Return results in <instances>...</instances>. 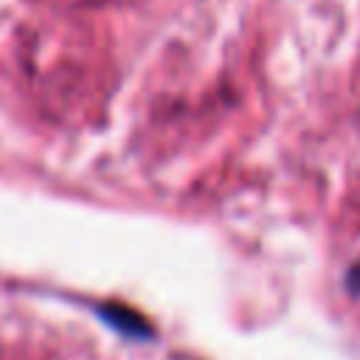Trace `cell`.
I'll use <instances>...</instances> for the list:
<instances>
[{
    "label": "cell",
    "mask_w": 360,
    "mask_h": 360,
    "mask_svg": "<svg viewBox=\"0 0 360 360\" xmlns=\"http://www.w3.org/2000/svg\"><path fill=\"white\" fill-rule=\"evenodd\" d=\"M346 290L352 295H360V259L346 270Z\"/></svg>",
    "instance_id": "1"
}]
</instances>
